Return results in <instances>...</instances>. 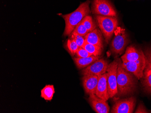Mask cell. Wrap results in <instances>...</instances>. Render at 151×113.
Wrapping results in <instances>:
<instances>
[{
	"label": "cell",
	"mask_w": 151,
	"mask_h": 113,
	"mask_svg": "<svg viewBox=\"0 0 151 113\" xmlns=\"http://www.w3.org/2000/svg\"><path fill=\"white\" fill-rule=\"evenodd\" d=\"M90 1H87L81 3L77 10L67 15H62L65 22V28L63 35H70L76 27L82 21L85 17L90 13L89 5Z\"/></svg>",
	"instance_id": "2"
},
{
	"label": "cell",
	"mask_w": 151,
	"mask_h": 113,
	"mask_svg": "<svg viewBox=\"0 0 151 113\" xmlns=\"http://www.w3.org/2000/svg\"><path fill=\"white\" fill-rule=\"evenodd\" d=\"M82 48L87 50L90 54L94 56H100L102 52L103 48L85 42Z\"/></svg>",
	"instance_id": "18"
},
{
	"label": "cell",
	"mask_w": 151,
	"mask_h": 113,
	"mask_svg": "<svg viewBox=\"0 0 151 113\" xmlns=\"http://www.w3.org/2000/svg\"><path fill=\"white\" fill-rule=\"evenodd\" d=\"M70 35H71L70 37H72L74 40L79 48H82L85 42L84 37L78 35L73 32H72V33Z\"/></svg>",
	"instance_id": "22"
},
{
	"label": "cell",
	"mask_w": 151,
	"mask_h": 113,
	"mask_svg": "<svg viewBox=\"0 0 151 113\" xmlns=\"http://www.w3.org/2000/svg\"><path fill=\"white\" fill-rule=\"evenodd\" d=\"M121 58L122 62L136 61L145 59V53L141 49L134 45L128 46Z\"/></svg>",
	"instance_id": "10"
},
{
	"label": "cell",
	"mask_w": 151,
	"mask_h": 113,
	"mask_svg": "<svg viewBox=\"0 0 151 113\" xmlns=\"http://www.w3.org/2000/svg\"><path fill=\"white\" fill-rule=\"evenodd\" d=\"M89 103L93 110L97 113H108L109 108L107 101L97 97L96 94L89 95Z\"/></svg>",
	"instance_id": "11"
},
{
	"label": "cell",
	"mask_w": 151,
	"mask_h": 113,
	"mask_svg": "<svg viewBox=\"0 0 151 113\" xmlns=\"http://www.w3.org/2000/svg\"><path fill=\"white\" fill-rule=\"evenodd\" d=\"M73 32L83 37H85L88 33L85 26L81 23V22L76 27Z\"/></svg>",
	"instance_id": "23"
},
{
	"label": "cell",
	"mask_w": 151,
	"mask_h": 113,
	"mask_svg": "<svg viewBox=\"0 0 151 113\" xmlns=\"http://www.w3.org/2000/svg\"><path fill=\"white\" fill-rule=\"evenodd\" d=\"M142 79V85L145 92L151 94V74L143 75Z\"/></svg>",
	"instance_id": "21"
},
{
	"label": "cell",
	"mask_w": 151,
	"mask_h": 113,
	"mask_svg": "<svg viewBox=\"0 0 151 113\" xmlns=\"http://www.w3.org/2000/svg\"><path fill=\"white\" fill-rule=\"evenodd\" d=\"M118 60H114L109 64L107 69L108 92L109 98H113L118 93L117 71Z\"/></svg>",
	"instance_id": "6"
},
{
	"label": "cell",
	"mask_w": 151,
	"mask_h": 113,
	"mask_svg": "<svg viewBox=\"0 0 151 113\" xmlns=\"http://www.w3.org/2000/svg\"><path fill=\"white\" fill-rule=\"evenodd\" d=\"M98 28H96L89 32L85 36V42L88 43L97 45L103 48L102 35Z\"/></svg>",
	"instance_id": "14"
},
{
	"label": "cell",
	"mask_w": 151,
	"mask_h": 113,
	"mask_svg": "<svg viewBox=\"0 0 151 113\" xmlns=\"http://www.w3.org/2000/svg\"><path fill=\"white\" fill-rule=\"evenodd\" d=\"M135 113H148L147 110L145 109V107L142 104H139L137 109L136 110Z\"/></svg>",
	"instance_id": "25"
},
{
	"label": "cell",
	"mask_w": 151,
	"mask_h": 113,
	"mask_svg": "<svg viewBox=\"0 0 151 113\" xmlns=\"http://www.w3.org/2000/svg\"><path fill=\"white\" fill-rule=\"evenodd\" d=\"M136 77L131 72L122 67V62L118 60L117 71L118 93L119 96L130 95L135 91L137 87Z\"/></svg>",
	"instance_id": "1"
},
{
	"label": "cell",
	"mask_w": 151,
	"mask_h": 113,
	"mask_svg": "<svg viewBox=\"0 0 151 113\" xmlns=\"http://www.w3.org/2000/svg\"><path fill=\"white\" fill-rule=\"evenodd\" d=\"M97 25L105 39L107 43H109L118 25V21L115 17L105 16L96 15Z\"/></svg>",
	"instance_id": "3"
},
{
	"label": "cell",
	"mask_w": 151,
	"mask_h": 113,
	"mask_svg": "<svg viewBox=\"0 0 151 113\" xmlns=\"http://www.w3.org/2000/svg\"><path fill=\"white\" fill-rule=\"evenodd\" d=\"M66 47L68 49V51L72 55H75L79 48L72 37H70V38L67 40Z\"/></svg>",
	"instance_id": "20"
},
{
	"label": "cell",
	"mask_w": 151,
	"mask_h": 113,
	"mask_svg": "<svg viewBox=\"0 0 151 113\" xmlns=\"http://www.w3.org/2000/svg\"><path fill=\"white\" fill-rule=\"evenodd\" d=\"M99 58L100 56L91 55L86 58L76 57L73 58V60L78 68L81 69L88 67V66L99 59Z\"/></svg>",
	"instance_id": "15"
},
{
	"label": "cell",
	"mask_w": 151,
	"mask_h": 113,
	"mask_svg": "<svg viewBox=\"0 0 151 113\" xmlns=\"http://www.w3.org/2000/svg\"><path fill=\"white\" fill-rule=\"evenodd\" d=\"M135 98L130 97L119 100L112 108V113H132L134 112L136 104Z\"/></svg>",
	"instance_id": "7"
},
{
	"label": "cell",
	"mask_w": 151,
	"mask_h": 113,
	"mask_svg": "<svg viewBox=\"0 0 151 113\" xmlns=\"http://www.w3.org/2000/svg\"><path fill=\"white\" fill-rule=\"evenodd\" d=\"M114 33L115 36L111 43V50L114 54L120 55L129 43V36L125 30L120 27H117Z\"/></svg>",
	"instance_id": "4"
},
{
	"label": "cell",
	"mask_w": 151,
	"mask_h": 113,
	"mask_svg": "<svg viewBox=\"0 0 151 113\" xmlns=\"http://www.w3.org/2000/svg\"><path fill=\"white\" fill-rule=\"evenodd\" d=\"M55 93L53 85H47L41 91V97L46 101H51Z\"/></svg>",
	"instance_id": "16"
},
{
	"label": "cell",
	"mask_w": 151,
	"mask_h": 113,
	"mask_svg": "<svg viewBox=\"0 0 151 113\" xmlns=\"http://www.w3.org/2000/svg\"><path fill=\"white\" fill-rule=\"evenodd\" d=\"M122 66L126 70L131 72L138 80H140L143 77L145 59L136 61L122 62Z\"/></svg>",
	"instance_id": "9"
},
{
	"label": "cell",
	"mask_w": 151,
	"mask_h": 113,
	"mask_svg": "<svg viewBox=\"0 0 151 113\" xmlns=\"http://www.w3.org/2000/svg\"><path fill=\"white\" fill-rule=\"evenodd\" d=\"M81 23L85 26L88 33L93 31L96 28V24L93 21L92 17L89 15L85 17L82 19Z\"/></svg>",
	"instance_id": "19"
},
{
	"label": "cell",
	"mask_w": 151,
	"mask_h": 113,
	"mask_svg": "<svg viewBox=\"0 0 151 113\" xmlns=\"http://www.w3.org/2000/svg\"><path fill=\"white\" fill-rule=\"evenodd\" d=\"M108 62L104 59H99L82 70L83 75H88L99 76L106 72Z\"/></svg>",
	"instance_id": "8"
},
{
	"label": "cell",
	"mask_w": 151,
	"mask_h": 113,
	"mask_svg": "<svg viewBox=\"0 0 151 113\" xmlns=\"http://www.w3.org/2000/svg\"><path fill=\"white\" fill-rule=\"evenodd\" d=\"M93 14L105 16L116 17L117 12L109 0H93L91 6Z\"/></svg>",
	"instance_id": "5"
},
{
	"label": "cell",
	"mask_w": 151,
	"mask_h": 113,
	"mask_svg": "<svg viewBox=\"0 0 151 113\" xmlns=\"http://www.w3.org/2000/svg\"><path fill=\"white\" fill-rule=\"evenodd\" d=\"M98 84L95 94L99 97L107 101L109 97L108 92L107 72L98 76Z\"/></svg>",
	"instance_id": "12"
},
{
	"label": "cell",
	"mask_w": 151,
	"mask_h": 113,
	"mask_svg": "<svg viewBox=\"0 0 151 113\" xmlns=\"http://www.w3.org/2000/svg\"><path fill=\"white\" fill-rule=\"evenodd\" d=\"M82 79L84 89L86 94L88 95L95 94L99 79L98 76L93 75H84Z\"/></svg>",
	"instance_id": "13"
},
{
	"label": "cell",
	"mask_w": 151,
	"mask_h": 113,
	"mask_svg": "<svg viewBox=\"0 0 151 113\" xmlns=\"http://www.w3.org/2000/svg\"><path fill=\"white\" fill-rule=\"evenodd\" d=\"M76 55L78 57L80 58H86L92 55L83 48H79Z\"/></svg>",
	"instance_id": "24"
},
{
	"label": "cell",
	"mask_w": 151,
	"mask_h": 113,
	"mask_svg": "<svg viewBox=\"0 0 151 113\" xmlns=\"http://www.w3.org/2000/svg\"><path fill=\"white\" fill-rule=\"evenodd\" d=\"M144 53L145 59V66L143 72V75H148L151 74V46L147 47L145 49Z\"/></svg>",
	"instance_id": "17"
}]
</instances>
